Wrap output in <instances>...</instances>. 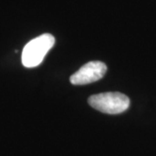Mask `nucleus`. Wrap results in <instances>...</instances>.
<instances>
[{"mask_svg":"<svg viewBox=\"0 0 156 156\" xmlns=\"http://www.w3.org/2000/svg\"><path fill=\"white\" fill-rule=\"evenodd\" d=\"M55 44V37L45 33L30 41L22 52V63L24 67L34 68L43 62L46 54Z\"/></svg>","mask_w":156,"mask_h":156,"instance_id":"obj_1","label":"nucleus"},{"mask_svg":"<svg viewBox=\"0 0 156 156\" xmlns=\"http://www.w3.org/2000/svg\"><path fill=\"white\" fill-rule=\"evenodd\" d=\"M89 103L98 111L116 115L126 111L129 107L130 101L127 95L119 92H107L91 95Z\"/></svg>","mask_w":156,"mask_h":156,"instance_id":"obj_2","label":"nucleus"},{"mask_svg":"<svg viewBox=\"0 0 156 156\" xmlns=\"http://www.w3.org/2000/svg\"><path fill=\"white\" fill-rule=\"evenodd\" d=\"M107 71L105 63L92 61L86 63L70 76V83L74 85H85L95 83L104 76Z\"/></svg>","mask_w":156,"mask_h":156,"instance_id":"obj_3","label":"nucleus"}]
</instances>
